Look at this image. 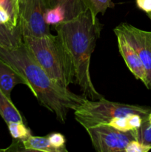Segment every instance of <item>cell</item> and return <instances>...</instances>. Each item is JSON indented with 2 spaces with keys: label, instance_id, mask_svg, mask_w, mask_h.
Segmentation results:
<instances>
[{
  "label": "cell",
  "instance_id": "23",
  "mask_svg": "<svg viewBox=\"0 0 151 152\" xmlns=\"http://www.w3.org/2000/svg\"><path fill=\"white\" fill-rule=\"evenodd\" d=\"M0 151H1V149H0Z\"/></svg>",
  "mask_w": 151,
  "mask_h": 152
},
{
  "label": "cell",
  "instance_id": "13",
  "mask_svg": "<svg viewBox=\"0 0 151 152\" xmlns=\"http://www.w3.org/2000/svg\"><path fill=\"white\" fill-rule=\"evenodd\" d=\"M0 116L6 124L12 122H24L22 114L13 105L11 99H8L0 89Z\"/></svg>",
  "mask_w": 151,
  "mask_h": 152
},
{
  "label": "cell",
  "instance_id": "12",
  "mask_svg": "<svg viewBox=\"0 0 151 152\" xmlns=\"http://www.w3.org/2000/svg\"><path fill=\"white\" fill-rule=\"evenodd\" d=\"M48 7L60 6L65 12V21L74 19L86 10L83 0H47Z\"/></svg>",
  "mask_w": 151,
  "mask_h": 152
},
{
  "label": "cell",
  "instance_id": "1",
  "mask_svg": "<svg viewBox=\"0 0 151 152\" xmlns=\"http://www.w3.org/2000/svg\"><path fill=\"white\" fill-rule=\"evenodd\" d=\"M0 59L17 70L29 84V89L40 105L65 123L69 111H74L87 99L76 94L55 82L41 68L24 42L13 48H0Z\"/></svg>",
  "mask_w": 151,
  "mask_h": 152
},
{
  "label": "cell",
  "instance_id": "2",
  "mask_svg": "<svg viewBox=\"0 0 151 152\" xmlns=\"http://www.w3.org/2000/svg\"><path fill=\"white\" fill-rule=\"evenodd\" d=\"M102 27L88 9L74 19L55 25L72 59L74 83L79 86L84 96L93 100L103 97L95 88L90 73V58Z\"/></svg>",
  "mask_w": 151,
  "mask_h": 152
},
{
  "label": "cell",
  "instance_id": "22",
  "mask_svg": "<svg viewBox=\"0 0 151 152\" xmlns=\"http://www.w3.org/2000/svg\"><path fill=\"white\" fill-rule=\"evenodd\" d=\"M147 15L148 17H149L150 19V20H151V11H150V12H149V13H147Z\"/></svg>",
  "mask_w": 151,
  "mask_h": 152
},
{
  "label": "cell",
  "instance_id": "16",
  "mask_svg": "<svg viewBox=\"0 0 151 152\" xmlns=\"http://www.w3.org/2000/svg\"><path fill=\"white\" fill-rule=\"evenodd\" d=\"M44 21L48 25H58L65 21V12L62 7H48L44 13Z\"/></svg>",
  "mask_w": 151,
  "mask_h": 152
},
{
  "label": "cell",
  "instance_id": "18",
  "mask_svg": "<svg viewBox=\"0 0 151 152\" xmlns=\"http://www.w3.org/2000/svg\"><path fill=\"white\" fill-rule=\"evenodd\" d=\"M47 137L50 140V142L59 150V152H68L65 145V137L63 134L60 133H51L47 135Z\"/></svg>",
  "mask_w": 151,
  "mask_h": 152
},
{
  "label": "cell",
  "instance_id": "5",
  "mask_svg": "<svg viewBox=\"0 0 151 152\" xmlns=\"http://www.w3.org/2000/svg\"><path fill=\"white\" fill-rule=\"evenodd\" d=\"M47 8V0H19V26L22 37H42L50 34V25L44 21Z\"/></svg>",
  "mask_w": 151,
  "mask_h": 152
},
{
  "label": "cell",
  "instance_id": "14",
  "mask_svg": "<svg viewBox=\"0 0 151 152\" xmlns=\"http://www.w3.org/2000/svg\"><path fill=\"white\" fill-rule=\"evenodd\" d=\"M85 7L92 13L94 17L99 13L104 15L108 8H113L115 4L112 0H83Z\"/></svg>",
  "mask_w": 151,
  "mask_h": 152
},
{
  "label": "cell",
  "instance_id": "8",
  "mask_svg": "<svg viewBox=\"0 0 151 152\" xmlns=\"http://www.w3.org/2000/svg\"><path fill=\"white\" fill-rule=\"evenodd\" d=\"M118 42L119 53L124 59L127 68L137 80H141L144 84L147 83V74L143 63L137 52L130 45L122 34L116 30H113Z\"/></svg>",
  "mask_w": 151,
  "mask_h": 152
},
{
  "label": "cell",
  "instance_id": "7",
  "mask_svg": "<svg viewBox=\"0 0 151 152\" xmlns=\"http://www.w3.org/2000/svg\"><path fill=\"white\" fill-rule=\"evenodd\" d=\"M114 30L119 31L140 57L147 74L145 85L151 90V31H144L126 22L121 23Z\"/></svg>",
  "mask_w": 151,
  "mask_h": 152
},
{
  "label": "cell",
  "instance_id": "15",
  "mask_svg": "<svg viewBox=\"0 0 151 152\" xmlns=\"http://www.w3.org/2000/svg\"><path fill=\"white\" fill-rule=\"evenodd\" d=\"M7 126L10 135L14 140L23 141L32 135L30 130L24 122H12Z\"/></svg>",
  "mask_w": 151,
  "mask_h": 152
},
{
  "label": "cell",
  "instance_id": "6",
  "mask_svg": "<svg viewBox=\"0 0 151 152\" xmlns=\"http://www.w3.org/2000/svg\"><path fill=\"white\" fill-rule=\"evenodd\" d=\"M85 130L98 152H125L129 142L136 140L132 131L123 132L108 124H99Z\"/></svg>",
  "mask_w": 151,
  "mask_h": 152
},
{
  "label": "cell",
  "instance_id": "9",
  "mask_svg": "<svg viewBox=\"0 0 151 152\" xmlns=\"http://www.w3.org/2000/svg\"><path fill=\"white\" fill-rule=\"evenodd\" d=\"M18 84H29L25 77L13 66L0 59V89L8 99H10L12 90Z\"/></svg>",
  "mask_w": 151,
  "mask_h": 152
},
{
  "label": "cell",
  "instance_id": "19",
  "mask_svg": "<svg viewBox=\"0 0 151 152\" xmlns=\"http://www.w3.org/2000/svg\"><path fill=\"white\" fill-rule=\"evenodd\" d=\"M150 149L148 146L135 140L129 142L125 148V152H147Z\"/></svg>",
  "mask_w": 151,
  "mask_h": 152
},
{
  "label": "cell",
  "instance_id": "3",
  "mask_svg": "<svg viewBox=\"0 0 151 152\" xmlns=\"http://www.w3.org/2000/svg\"><path fill=\"white\" fill-rule=\"evenodd\" d=\"M22 39L36 60L55 82L65 88L75 83L72 59L58 34L23 36Z\"/></svg>",
  "mask_w": 151,
  "mask_h": 152
},
{
  "label": "cell",
  "instance_id": "10",
  "mask_svg": "<svg viewBox=\"0 0 151 152\" xmlns=\"http://www.w3.org/2000/svg\"><path fill=\"white\" fill-rule=\"evenodd\" d=\"M23 42L22 34L19 26L12 28L0 19V48H13Z\"/></svg>",
  "mask_w": 151,
  "mask_h": 152
},
{
  "label": "cell",
  "instance_id": "17",
  "mask_svg": "<svg viewBox=\"0 0 151 152\" xmlns=\"http://www.w3.org/2000/svg\"><path fill=\"white\" fill-rule=\"evenodd\" d=\"M132 132L136 140L151 148V124L144 120L139 129Z\"/></svg>",
  "mask_w": 151,
  "mask_h": 152
},
{
  "label": "cell",
  "instance_id": "11",
  "mask_svg": "<svg viewBox=\"0 0 151 152\" xmlns=\"http://www.w3.org/2000/svg\"><path fill=\"white\" fill-rule=\"evenodd\" d=\"M19 0H0V19L12 28L19 27Z\"/></svg>",
  "mask_w": 151,
  "mask_h": 152
},
{
  "label": "cell",
  "instance_id": "4",
  "mask_svg": "<svg viewBox=\"0 0 151 152\" xmlns=\"http://www.w3.org/2000/svg\"><path fill=\"white\" fill-rule=\"evenodd\" d=\"M150 111L147 106L111 102L102 97L96 100L87 99L74 110V116L86 129L99 124H109L114 119L132 114H139L147 119Z\"/></svg>",
  "mask_w": 151,
  "mask_h": 152
},
{
  "label": "cell",
  "instance_id": "20",
  "mask_svg": "<svg viewBox=\"0 0 151 152\" xmlns=\"http://www.w3.org/2000/svg\"><path fill=\"white\" fill-rule=\"evenodd\" d=\"M137 7L146 13L151 11V0H136Z\"/></svg>",
  "mask_w": 151,
  "mask_h": 152
},
{
  "label": "cell",
  "instance_id": "21",
  "mask_svg": "<svg viewBox=\"0 0 151 152\" xmlns=\"http://www.w3.org/2000/svg\"><path fill=\"white\" fill-rule=\"evenodd\" d=\"M146 121H147V123H149V124H151V111H150V113L149 116H148L147 119L146 120Z\"/></svg>",
  "mask_w": 151,
  "mask_h": 152
}]
</instances>
